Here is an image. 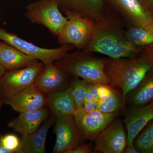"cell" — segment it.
Returning <instances> with one entry per match:
<instances>
[{"instance_id":"obj_18","label":"cell","mask_w":153,"mask_h":153,"mask_svg":"<svg viewBox=\"0 0 153 153\" xmlns=\"http://www.w3.org/2000/svg\"><path fill=\"white\" fill-rule=\"evenodd\" d=\"M47 105L56 118L74 116L76 106L68 87L48 94Z\"/></svg>"},{"instance_id":"obj_9","label":"cell","mask_w":153,"mask_h":153,"mask_svg":"<svg viewBox=\"0 0 153 153\" xmlns=\"http://www.w3.org/2000/svg\"><path fill=\"white\" fill-rule=\"evenodd\" d=\"M54 132L56 138L54 153H64L73 149L85 140L76 126L74 116L56 118Z\"/></svg>"},{"instance_id":"obj_10","label":"cell","mask_w":153,"mask_h":153,"mask_svg":"<svg viewBox=\"0 0 153 153\" xmlns=\"http://www.w3.org/2000/svg\"><path fill=\"white\" fill-rule=\"evenodd\" d=\"M59 8L66 16H77L90 19L95 23L109 16L104 0H58Z\"/></svg>"},{"instance_id":"obj_20","label":"cell","mask_w":153,"mask_h":153,"mask_svg":"<svg viewBox=\"0 0 153 153\" xmlns=\"http://www.w3.org/2000/svg\"><path fill=\"white\" fill-rule=\"evenodd\" d=\"M38 61L5 42L0 48V63L6 71L25 68Z\"/></svg>"},{"instance_id":"obj_8","label":"cell","mask_w":153,"mask_h":153,"mask_svg":"<svg viewBox=\"0 0 153 153\" xmlns=\"http://www.w3.org/2000/svg\"><path fill=\"white\" fill-rule=\"evenodd\" d=\"M118 112L106 113L96 108L90 112L76 111L74 117L85 140L94 141L99 134L115 120Z\"/></svg>"},{"instance_id":"obj_26","label":"cell","mask_w":153,"mask_h":153,"mask_svg":"<svg viewBox=\"0 0 153 153\" xmlns=\"http://www.w3.org/2000/svg\"><path fill=\"white\" fill-rule=\"evenodd\" d=\"M2 146L13 151V153H22L21 150V140L13 134H7L3 136Z\"/></svg>"},{"instance_id":"obj_29","label":"cell","mask_w":153,"mask_h":153,"mask_svg":"<svg viewBox=\"0 0 153 153\" xmlns=\"http://www.w3.org/2000/svg\"><path fill=\"white\" fill-rule=\"evenodd\" d=\"M123 153H138L134 145L131 146H126Z\"/></svg>"},{"instance_id":"obj_27","label":"cell","mask_w":153,"mask_h":153,"mask_svg":"<svg viewBox=\"0 0 153 153\" xmlns=\"http://www.w3.org/2000/svg\"><path fill=\"white\" fill-rule=\"evenodd\" d=\"M93 148L89 144H81L73 149L66 151L64 153H91L92 152Z\"/></svg>"},{"instance_id":"obj_34","label":"cell","mask_w":153,"mask_h":153,"mask_svg":"<svg viewBox=\"0 0 153 153\" xmlns=\"http://www.w3.org/2000/svg\"><path fill=\"white\" fill-rule=\"evenodd\" d=\"M148 105H150L151 106L153 107V99L152 100V101H151L150 102H149V104Z\"/></svg>"},{"instance_id":"obj_12","label":"cell","mask_w":153,"mask_h":153,"mask_svg":"<svg viewBox=\"0 0 153 153\" xmlns=\"http://www.w3.org/2000/svg\"><path fill=\"white\" fill-rule=\"evenodd\" d=\"M94 141V152L123 153L127 146V136L122 122L115 120L99 134Z\"/></svg>"},{"instance_id":"obj_36","label":"cell","mask_w":153,"mask_h":153,"mask_svg":"<svg viewBox=\"0 0 153 153\" xmlns=\"http://www.w3.org/2000/svg\"><path fill=\"white\" fill-rule=\"evenodd\" d=\"M3 43H1L0 42V48H1V47L2 44Z\"/></svg>"},{"instance_id":"obj_5","label":"cell","mask_w":153,"mask_h":153,"mask_svg":"<svg viewBox=\"0 0 153 153\" xmlns=\"http://www.w3.org/2000/svg\"><path fill=\"white\" fill-rule=\"evenodd\" d=\"M0 40L28 56L40 60L44 65L54 63L62 59L75 48L72 45H61L56 49L41 48L1 28H0Z\"/></svg>"},{"instance_id":"obj_15","label":"cell","mask_w":153,"mask_h":153,"mask_svg":"<svg viewBox=\"0 0 153 153\" xmlns=\"http://www.w3.org/2000/svg\"><path fill=\"white\" fill-rule=\"evenodd\" d=\"M152 120L153 107L148 104L143 106H130L124 119L127 131V146H133L136 137Z\"/></svg>"},{"instance_id":"obj_25","label":"cell","mask_w":153,"mask_h":153,"mask_svg":"<svg viewBox=\"0 0 153 153\" xmlns=\"http://www.w3.org/2000/svg\"><path fill=\"white\" fill-rule=\"evenodd\" d=\"M97 99L95 84L89 83L88 91L82 111L85 113H88L95 109L97 104Z\"/></svg>"},{"instance_id":"obj_2","label":"cell","mask_w":153,"mask_h":153,"mask_svg":"<svg viewBox=\"0 0 153 153\" xmlns=\"http://www.w3.org/2000/svg\"><path fill=\"white\" fill-rule=\"evenodd\" d=\"M140 48L129 41L125 30L109 15L96 23L92 37L83 51L98 52L111 58H134Z\"/></svg>"},{"instance_id":"obj_31","label":"cell","mask_w":153,"mask_h":153,"mask_svg":"<svg viewBox=\"0 0 153 153\" xmlns=\"http://www.w3.org/2000/svg\"><path fill=\"white\" fill-rule=\"evenodd\" d=\"M6 69L0 63V78L6 72Z\"/></svg>"},{"instance_id":"obj_14","label":"cell","mask_w":153,"mask_h":153,"mask_svg":"<svg viewBox=\"0 0 153 153\" xmlns=\"http://www.w3.org/2000/svg\"><path fill=\"white\" fill-rule=\"evenodd\" d=\"M68 73L54 63L44 65L35 85L45 94H49L68 87Z\"/></svg>"},{"instance_id":"obj_16","label":"cell","mask_w":153,"mask_h":153,"mask_svg":"<svg viewBox=\"0 0 153 153\" xmlns=\"http://www.w3.org/2000/svg\"><path fill=\"white\" fill-rule=\"evenodd\" d=\"M19 113L17 117L9 122L7 126L22 135H25L38 130L41 125L49 117L51 112L45 107L41 109Z\"/></svg>"},{"instance_id":"obj_28","label":"cell","mask_w":153,"mask_h":153,"mask_svg":"<svg viewBox=\"0 0 153 153\" xmlns=\"http://www.w3.org/2000/svg\"><path fill=\"white\" fill-rule=\"evenodd\" d=\"M143 6L153 13V0H137Z\"/></svg>"},{"instance_id":"obj_21","label":"cell","mask_w":153,"mask_h":153,"mask_svg":"<svg viewBox=\"0 0 153 153\" xmlns=\"http://www.w3.org/2000/svg\"><path fill=\"white\" fill-rule=\"evenodd\" d=\"M153 99V68L134 89L130 91L126 99V103L130 106H141L149 104Z\"/></svg>"},{"instance_id":"obj_4","label":"cell","mask_w":153,"mask_h":153,"mask_svg":"<svg viewBox=\"0 0 153 153\" xmlns=\"http://www.w3.org/2000/svg\"><path fill=\"white\" fill-rule=\"evenodd\" d=\"M25 15L30 22L45 26L56 37L67 20L60 12L58 0H39L30 4Z\"/></svg>"},{"instance_id":"obj_19","label":"cell","mask_w":153,"mask_h":153,"mask_svg":"<svg viewBox=\"0 0 153 153\" xmlns=\"http://www.w3.org/2000/svg\"><path fill=\"white\" fill-rule=\"evenodd\" d=\"M97 94L96 108L102 112H119L125 108L122 97L111 84H96Z\"/></svg>"},{"instance_id":"obj_6","label":"cell","mask_w":153,"mask_h":153,"mask_svg":"<svg viewBox=\"0 0 153 153\" xmlns=\"http://www.w3.org/2000/svg\"><path fill=\"white\" fill-rule=\"evenodd\" d=\"M67 21L57 36L61 45H72L83 50L92 37L96 23L92 20L75 16H67Z\"/></svg>"},{"instance_id":"obj_30","label":"cell","mask_w":153,"mask_h":153,"mask_svg":"<svg viewBox=\"0 0 153 153\" xmlns=\"http://www.w3.org/2000/svg\"><path fill=\"white\" fill-rule=\"evenodd\" d=\"M0 153H14L13 151L1 146H0Z\"/></svg>"},{"instance_id":"obj_17","label":"cell","mask_w":153,"mask_h":153,"mask_svg":"<svg viewBox=\"0 0 153 153\" xmlns=\"http://www.w3.org/2000/svg\"><path fill=\"white\" fill-rule=\"evenodd\" d=\"M56 118L51 114L38 130L30 134L22 135V153H45V142L49 128L55 123Z\"/></svg>"},{"instance_id":"obj_32","label":"cell","mask_w":153,"mask_h":153,"mask_svg":"<svg viewBox=\"0 0 153 153\" xmlns=\"http://www.w3.org/2000/svg\"><path fill=\"white\" fill-rule=\"evenodd\" d=\"M4 103V99L1 100H0V109L1 108L3 104Z\"/></svg>"},{"instance_id":"obj_1","label":"cell","mask_w":153,"mask_h":153,"mask_svg":"<svg viewBox=\"0 0 153 153\" xmlns=\"http://www.w3.org/2000/svg\"><path fill=\"white\" fill-rule=\"evenodd\" d=\"M153 68V43L141 47L134 58H105V70L111 85L121 90L123 106L126 97Z\"/></svg>"},{"instance_id":"obj_13","label":"cell","mask_w":153,"mask_h":153,"mask_svg":"<svg viewBox=\"0 0 153 153\" xmlns=\"http://www.w3.org/2000/svg\"><path fill=\"white\" fill-rule=\"evenodd\" d=\"M4 103L19 113L41 109L47 105V97L35 85H30L4 100Z\"/></svg>"},{"instance_id":"obj_35","label":"cell","mask_w":153,"mask_h":153,"mask_svg":"<svg viewBox=\"0 0 153 153\" xmlns=\"http://www.w3.org/2000/svg\"><path fill=\"white\" fill-rule=\"evenodd\" d=\"M2 97L1 95V93H0V100H2Z\"/></svg>"},{"instance_id":"obj_33","label":"cell","mask_w":153,"mask_h":153,"mask_svg":"<svg viewBox=\"0 0 153 153\" xmlns=\"http://www.w3.org/2000/svg\"><path fill=\"white\" fill-rule=\"evenodd\" d=\"M3 135H2L1 134H0V146H2L1 144V139Z\"/></svg>"},{"instance_id":"obj_22","label":"cell","mask_w":153,"mask_h":153,"mask_svg":"<svg viewBox=\"0 0 153 153\" xmlns=\"http://www.w3.org/2000/svg\"><path fill=\"white\" fill-rule=\"evenodd\" d=\"M133 145L138 153H153V120L136 137Z\"/></svg>"},{"instance_id":"obj_11","label":"cell","mask_w":153,"mask_h":153,"mask_svg":"<svg viewBox=\"0 0 153 153\" xmlns=\"http://www.w3.org/2000/svg\"><path fill=\"white\" fill-rule=\"evenodd\" d=\"M131 26L142 28L153 34V13L137 0H109Z\"/></svg>"},{"instance_id":"obj_23","label":"cell","mask_w":153,"mask_h":153,"mask_svg":"<svg viewBox=\"0 0 153 153\" xmlns=\"http://www.w3.org/2000/svg\"><path fill=\"white\" fill-rule=\"evenodd\" d=\"M89 83L79 77H75L68 88L76 106V111L83 110Z\"/></svg>"},{"instance_id":"obj_3","label":"cell","mask_w":153,"mask_h":153,"mask_svg":"<svg viewBox=\"0 0 153 153\" xmlns=\"http://www.w3.org/2000/svg\"><path fill=\"white\" fill-rule=\"evenodd\" d=\"M105 58H99L92 52L78 50L68 52L54 64L75 77H79L89 83L110 84V79L105 70Z\"/></svg>"},{"instance_id":"obj_24","label":"cell","mask_w":153,"mask_h":153,"mask_svg":"<svg viewBox=\"0 0 153 153\" xmlns=\"http://www.w3.org/2000/svg\"><path fill=\"white\" fill-rule=\"evenodd\" d=\"M125 33L129 41L137 47L153 43V34L144 29L130 25L125 30Z\"/></svg>"},{"instance_id":"obj_7","label":"cell","mask_w":153,"mask_h":153,"mask_svg":"<svg viewBox=\"0 0 153 153\" xmlns=\"http://www.w3.org/2000/svg\"><path fill=\"white\" fill-rule=\"evenodd\" d=\"M39 61L25 68L7 71L0 78V93L4 100L20 91L35 85L36 79L44 67Z\"/></svg>"}]
</instances>
